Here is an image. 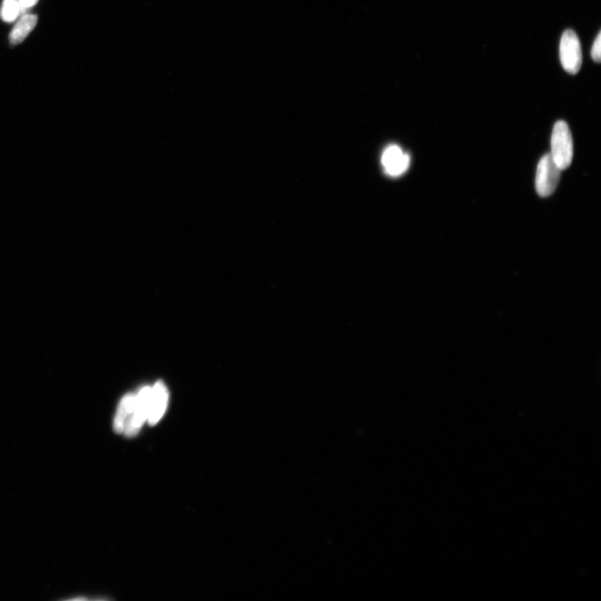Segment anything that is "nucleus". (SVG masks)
Here are the masks:
<instances>
[{
    "instance_id": "obj_4",
    "label": "nucleus",
    "mask_w": 601,
    "mask_h": 601,
    "mask_svg": "<svg viewBox=\"0 0 601 601\" xmlns=\"http://www.w3.org/2000/svg\"><path fill=\"white\" fill-rule=\"evenodd\" d=\"M150 393L151 388L144 387L135 395L133 412L125 425L123 433L127 437L136 436L148 419Z\"/></svg>"
},
{
    "instance_id": "obj_6",
    "label": "nucleus",
    "mask_w": 601,
    "mask_h": 601,
    "mask_svg": "<svg viewBox=\"0 0 601 601\" xmlns=\"http://www.w3.org/2000/svg\"><path fill=\"white\" fill-rule=\"evenodd\" d=\"M168 392L165 385L160 381L151 389L148 421L155 425L163 418L168 405Z\"/></svg>"
},
{
    "instance_id": "obj_8",
    "label": "nucleus",
    "mask_w": 601,
    "mask_h": 601,
    "mask_svg": "<svg viewBox=\"0 0 601 601\" xmlns=\"http://www.w3.org/2000/svg\"><path fill=\"white\" fill-rule=\"evenodd\" d=\"M135 402V395L132 394H126L121 399L114 420V429L117 433L124 432L127 420L129 419L132 412H133Z\"/></svg>"
},
{
    "instance_id": "obj_7",
    "label": "nucleus",
    "mask_w": 601,
    "mask_h": 601,
    "mask_svg": "<svg viewBox=\"0 0 601 601\" xmlns=\"http://www.w3.org/2000/svg\"><path fill=\"white\" fill-rule=\"evenodd\" d=\"M38 22V17L35 14H26L21 21L14 27L11 35H9V42L12 46H17L22 43L31 33L34 29L36 28Z\"/></svg>"
},
{
    "instance_id": "obj_5",
    "label": "nucleus",
    "mask_w": 601,
    "mask_h": 601,
    "mask_svg": "<svg viewBox=\"0 0 601 601\" xmlns=\"http://www.w3.org/2000/svg\"><path fill=\"white\" fill-rule=\"evenodd\" d=\"M410 164V156L404 153L398 145H390L382 155V165L385 173L391 177H399L407 172Z\"/></svg>"
},
{
    "instance_id": "obj_10",
    "label": "nucleus",
    "mask_w": 601,
    "mask_h": 601,
    "mask_svg": "<svg viewBox=\"0 0 601 601\" xmlns=\"http://www.w3.org/2000/svg\"><path fill=\"white\" fill-rule=\"evenodd\" d=\"M591 58L596 63H600L601 60V33L598 34L595 41L593 43L592 48H591Z\"/></svg>"
},
{
    "instance_id": "obj_1",
    "label": "nucleus",
    "mask_w": 601,
    "mask_h": 601,
    "mask_svg": "<svg viewBox=\"0 0 601 601\" xmlns=\"http://www.w3.org/2000/svg\"><path fill=\"white\" fill-rule=\"evenodd\" d=\"M552 159L561 170L569 168L572 163L574 145L569 125L563 120L556 122L551 136Z\"/></svg>"
},
{
    "instance_id": "obj_2",
    "label": "nucleus",
    "mask_w": 601,
    "mask_h": 601,
    "mask_svg": "<svg viewBox=\"0 0 601 601\" xmlns=\"http://www.w3.org/2000/svg\"><path fill=\"white\" fill-rule=\"evenodd\" d=\"M560 56L562 66L570 75H576L582 66V51L575 32L568 29L561 37Z\"/></svg>"
},
{
    "instance_id": "obj_9",
    "label": "nucleus",
    "mask_w": 601,
    "mask_h": 601,
    "mask_svg": "<svg viewBox=\"0 0 601 601\" xmlns=\"http://www.w3.org/2000/svg\"><path fill=\"white\" fill-rule=\"evenodd\" d=\"M21 11L19 0H4L0 16L4 22L16 21Z\"/></svg>"
},
{
    "instance_id": "obj_11",
    "label": "nucleus",
    "mask_w": 601,
    "mask_h": 601,
    "mask_svg": "<svg viewBox=\"0 0 601 601\" xmlns=\"http://www.w3.org/2000/svg\"><path fill=\"white\" fill-rule=\"evenodd\" d=\"M38 0H19L21 13L26 12L28 9L35 6Z\"/></svg>"
},
{
    "instance_id": "obj_3",
    "label": "nucleus",
    "mask_w": 601,
    "mask_h": 601,
    "mask_svg": "<svg viewBox=\"0 0 601 601\" xmlns=\"http://www.w3.org/2000/svg\"><path fill=\"white\" fill-rule=\"evenodd\" d=\"M562 170L555 163L550 154H546L537 166L535 187L541 197H548L555 192Z\"/></svg>"
}]
</instances>
